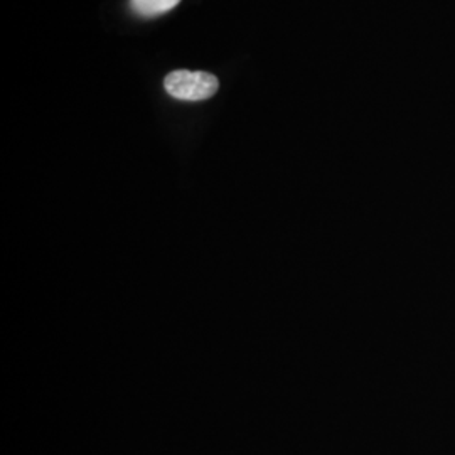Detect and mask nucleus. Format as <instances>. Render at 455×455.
<instances>
[{
	"label": "nucleus",
	"mask_w": 455,
	"mask_h": 455,
	"mask_svg": "<svg viewBox=\"0 0 455 455\" xmlns=\"http://www.w3.org/2000/svg\"><path fill=\"white\" fill-rule=\"evenodd\" d=\"M164 86L171 97L186 101H201L216 95L220 82L214 75L206 71L178 69L165 76Z\"/></svg>",
	"instance_id": "nucleus-1"
},
{
	"label": "nucleus",
	"mask_w": 455,
	"mask_h": 455,
	"mask_svg": "<svg viewBox=\"0 0 455 455\" xmlns=\"http://www.w3.org/2000/svg\"><path fill=\"white\" fill-rule=\"evenodd\" d=\"M180 0H131L132 9L144 17L161 16L172 11Z\"/></svg>",
	"instance_id": "nucleus-2"
}]
</instances>
